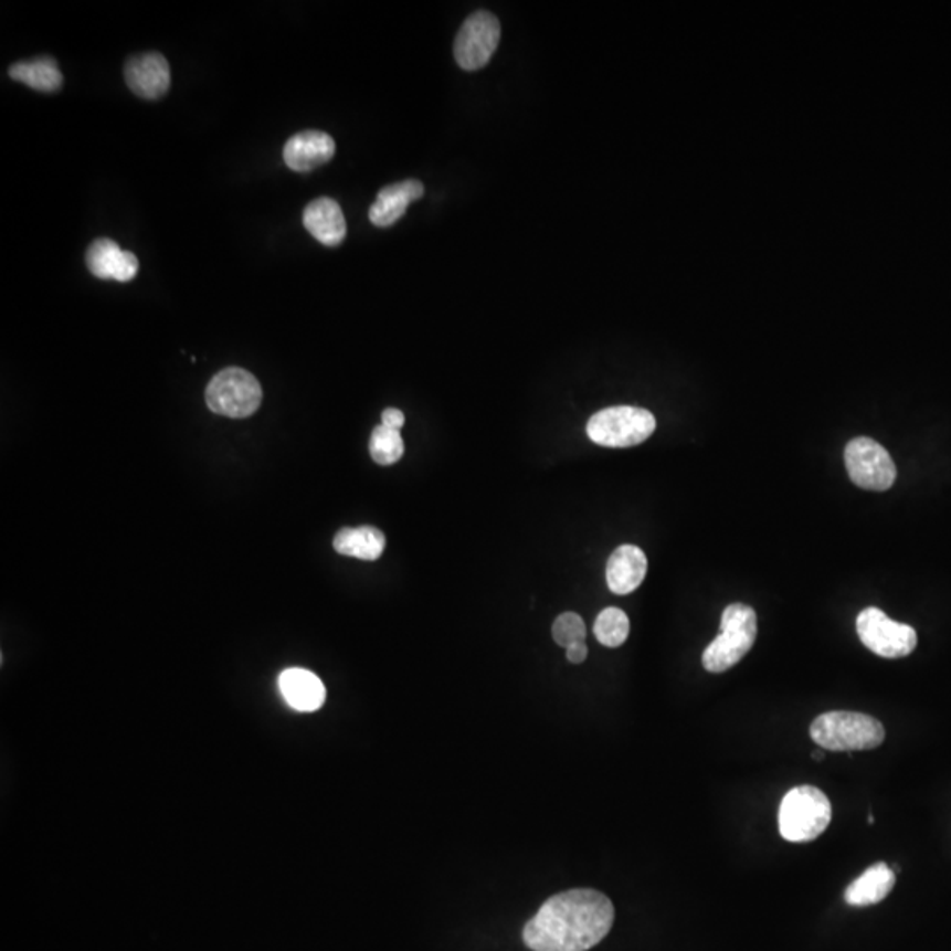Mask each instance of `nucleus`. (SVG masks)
Instances as JSON below:
<instances>
[{"mask_svg":"<svg viewBox=\"0 0 951 951\" xmlns=\"http://www.w3.org/2000/svg\"><path fill=\"white\" fill-rule=\"evenodd\" d=\"M9 76L41 92L59 91L62 87V82H64L57 62L50 57L35 59L32 62H18V64L11 65Z\"/></svg>","mask_w":951,"mask_h":951,"instance_id":"nucleus-19","label":"nucleus"},{"mask_svg":"<svg viewBox=\"0 0 951 951\" xmlns=\"http://www.w3.org/2000/svg\"><path fill=\"white\" fill-rule=\"evenodd\" d=\"M387 538L376 527L342 529L335 536L334 548L340 556L355 557L361 561H376L384 552Z\"/></svg>","mask_w":951,"mask_h":951,"instance_id":"nucleus-18","label":"nucleus"},{"mask_svg":"<svg viewBox=\"0 0 951 951\" xmlns=\"http://www.w3.org/2000/svg\"><path fill=\"white\" fill-rule=\"evenodd\" d=\"M587 654H589V648H587L585 642L574 643L571 647L566 648V656L573 665L583 663L587 659Z\"/></svg>","mask_w":951,"mask_h":951,"instance_id":"nucleus-24","label":"nucleus"},{"mask_svg":"<svg viewBox=\"0 0 951 951\" xmlns=\"http://www.w3.org/2000/svg\"><path fill=\"white\" fill-rule=\"evenodd\" d=\"M615 920L606 895L577 888L553 895L527 921L524 943L532 951H587L600 944Z\"/></svg>","mask_w":951,"mask_h":951,"instance_id":"nucleus-1","label":"nucleus"},{"mask_svg":"<svg viewBox=\"0 0 951 951\" xmlns=\"http://www.w3.org/2000/svg\"><path fill=\"white\" fill-rule=\"evenodd\" d=\"M500 23L488 11H476L465 20L455 40V59L462 70L476 71L490 62L499 46Z\"/></svg>","mask_w":951,"mask_h":951,"instance_id":"nucleus-9","label":"nucleus"},{"mask_svg":"<svg viewBox=\"0 0 951 951\" xmlns=\"http://www.w3.org/2000/svg\"><path fill=\"white\" fill-rule=\"evenodd\" d=\"M370 456L379 465L397 464L404 456V441L400 431L384 425L376 426L370 435Z\"/></svg>","mask_w":951,"mask_h":951,"instance_id":"nucleus-21","label":"nucleus"},{"mask_svg":"<svg viewBox=\"0 0 951 951\" xmlns=\"http://www.w3.org/2000/svg\"><path fill=\"white\" fill-rule=\"evenodd\" d=\"M656 431V418L651 411L633 405L603 409L587 423V434L604 447L638 446Z\"/></svg>","mask_w":951,"mask_h":951,"instance_id":"nucleus-5","label":"nucleus"},{"mask_svg":"<svg viewBox=\"0 0 951 951\" xmlns=\"http://www.w3.org/2000/svg\"><path fill=\"white\" fill-rule=\"evenodd\" d=\"M887 737L876 717L858 712H826L811 725V739L823 751H870Z\"/></svg>","mask_w":951,"mask_h":951,"instance_id":"nucleus-2","label":"nucleus"},{"mask_svg":"<svg viewBox=\"0 0 951 951\" xmlns=\"http://www.w3.org/2000/svg\"><path fill=\"white\" fill-rule=\"evenodd\" d=\"M552 636L557 645L568 648L574 643L585 642L587 627L583 619L578 613H562L553 622Z\"/></svg>","mask_w":951,"mask_h":951,"instance_id":"nucleus-22","label":"nucleus"},{"mask_svg":"<svg viewBox=\"0 0 951 951\" xmlns=\"http://www.w3.org/2000/svg\"><path fill=\"white\" fill-rule=\"evenodd\" d=\"M856 633L865 647L887 659L909 656L918 645L917 631L908 624L891 621L887 613L876 606L858 613Z\"/></svg>","mask_w":951,"mask_h":951,"instance_id":"nucleus-7","label":"nucleus"},{"mask_svg":"<svg viewBox=\"0 0 951 951\" xmlns=\"http://www.w3.org/2000/svg\"><path fill=\"white\" fill-rule=\"evenodd\" d=\"M757 612L743 603L726 606L721 619V634L705 648L701 663L710 674H722L739 665L757 642Z\"/></svg>","mask_w":951,"mask_h":951,"instance_id":"nucleus-3","label":"nucleus"},{"mask_svg":"<svg viewBox=\"0 0 951 951\" xmlns=\"http://www.w3.org/2000/svg\"><path fill=\"white\" fill-rule=\"evenodd\" d=\"M423 192H425L423 183L418 182V180H404V182H397L381 189L378 200L370 207V222L379 228L395 224L404 215L409 203L420 200Z\"/></svg>","mask_w":951,"mask_h":951,"instance_id":"nucleus-16","label":"nucleus"},{"mask_svg":"<svg viewBox=\"0 0 951 951\" xmlns=\"http://www.w3.org/2000/svg\"><path fill=\"white\" fill-rule=\"evenodd\" d=\"M382 423L381 425L388 426V429H393V431H400L405 423V416L402 411L399 409L390 408L387 411H382Z\"/></svg>","mask_w":951,"mask_h":951,"instance_id":"nucleus-23","label":"nucleus"},{"mask_svg":"<svg viewBox=\"0 0 951 951\" xmlns=\"http://www.w3.org/2000/svg\"><path fill=\"white\" fill-rule=\"evenodd\" d=\"M304 226L310 235L326 247H335L346 239V219L337 201L319 198L307 204L304 212Z\"/></svg>","mask_w":951,"mask_h":951,"instance_id":"nucleus-15","label":"nucleus"},{"mask_svg":"<svg viewBox=\"0 0 951 951\" xmlns=\"http://www.w3.org/2000/svg\"><path fill=\"white\" fill-rule=\"evenodd\" d=\"M844 462L852 482L864 490L885 492L894 487L897 479L890 453L870 437L849 441L844 450Z\"/></svg>","mask_w":951,"mask_h":951,"instance_id":"nucleus-8","label":"nucleus"},{"mask_svg":"<svg viewBox=\"0 0 951 951\" xmlns=\"http://www.w3.org/2000/svg\"><path fill=\"white\" fill-rule=\"evenodd\" d=\"M630 619L621 609H606L598 615L594 624V634L598 642L604 647H621L630 636Z\"/></svg>","mask_w":951,"mask_h":951,"instance_id":"nucleus-20","label":"nucleus"},{"mask_svg":"<svg viewBox=\"0 0 951 951\" xmlns=\"http://www.w3.org/2000/svg\"><path fill=\"white\" fill-rule=\"evenodd\" d=\"M126 82L136 96L159 99L170 91V64L161 53H141L127 61Z\"/></svg>","mask_w":951,"mask_h":951,"instance_id":"nucleus-10","label":"nucleus"},{"mask_svg":"<svg viewBox=\"0 0 951 951\" xmlns=\"http://www.w3.org/2000/svg\"><path fill=\"white\" fill-rule=\"evenodd\" d=\"M647 556L642 548L622 545L606 564V582L613 594L626 595L636 591L647 577Z\"/></svg>","mask_w":951,"mask_h":951,"instance_id":"nucleus-13","label":"nucleus"},{"mask_svg":"<svg viewBox=\"0 0 951 951\" xmlns=\"http://www.w3.org/2000/svg\"><path fill=\"white\" fill-rule=\"evenodd\" d=\"M335 156V141L330 135L321 130H305L287 139L284 147V162L287 168L298 173L313 171L317 166L325 165Z\"/></svg>","mask_w":951,"mask_h":951,"instance_id":"nucleus-11","label":"nucleus"},{"mask_svg":"<svg viewBox=\"0 0 951 951\" xmlns=\"http://www.w3.org/2000/svg\"><path fill=\"white\" fill-rule=\"evenodd\" d=\"M87 266L97 278H115L129 283L138 274V257L115 244L114 240L99 239L88 247Z\"/></svg>","mask_w":951,"mask_h":951,"instance_id":"nucleus-12","label":"nucleus"},{"mask_svg":"<svg viewBox=\"0 0 951 951\" xmlns=\"http://www.w3.org/2000/svg\"><path fill=\"white\" fill-rule=\"evenodd\" d=\"M813 758H814V760L822 761L823 760V751H814Z\"/></svg>","mask_w":951,"mask_h":951,"instance_id":"nucleus-25","label":"nucleus"},{"mask_svg":"<svg viewBox=\"0 0 951 951\" xmlns=\"http://www.w3.org/2000/svg\"><path fill=\"white\" fill-rule=\"evenodd\" d=\"M895 887V873L885 862L873 865L846 888L844 900L855 908L874 906L887 899Z\"/></svg>","mask_w":951,"mask_h":951,"instance_id":"nucleus-17","label":"nucleus"},{"mask_svg":"<svg viewBox=\"0 0 951 951\" xmlns=\"http://www.w3.org/2000/svg\"><path fill=\"white\" fill-rule=\"evenodd\" d=\"M832 804L822 790L796 786L788 791L779 809V832L788 843H809L828 828Z\"/></svg>","mask_w":951,"mask_h":951,"instance_id":"nucleus-4","label":"nucleus"},{"mask_svg":"<svg viewBox=\"0 0 951 951\" xmlns=\"http://www.w3.org/2000/svg\"><path fill=\"white\" fill-rule=\"evenodd\" d=\"M210 411L221 416L247 418L256 413L263 400L260 381L244 369L222 370L213 376L204 393Z\"/></svg>","mask_w":951,"mask_h":951,"instance_id":"nucleus-6","label":"nucleus"},{"mask_svg":"<svg viewBox=\"0 0 951 951\" xmlns=\"http://www.w3.org/2000/svg\"><path fill=\"white\" fill-rule=\"evenodd\" d=\"M278 689L283 693L286 704L298 712H314L325 704L326 689L321 678L309 669H284L278 677Z\"/></svg>","mask_w":951,"mask_h":951,"instance_id":"nucleus-14","label":"nucleus"}]
</instances>
